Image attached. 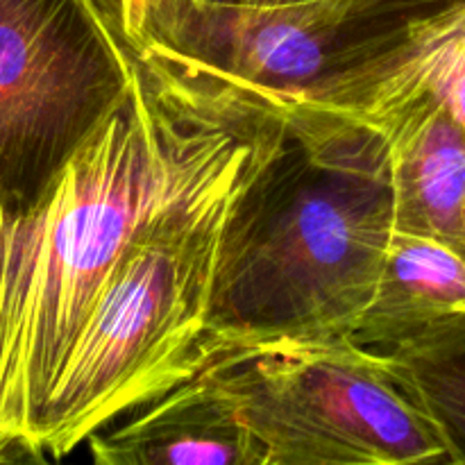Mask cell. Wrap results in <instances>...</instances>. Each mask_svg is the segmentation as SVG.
I'll return each mask as SVG.
<instances>
[{
    "mask_svg": "<svg viewBox=\"0 0 465 465\" xmlns=\"http://www.w3.org/2000/svg\"><path fill=\"white\" fill-rule=\"evenodd\" d=\"M457 465H459V463H457Z\"/></svg>",
    "mask_w": 465,
    "mask_h": 465,
    "instance_id": "obj_15",
    "label": "cell"
},
{
    "mask_svg": "<svg viewBox=\"0 0 465 465\" xmlns=\"http://www.w3.org/2000/svg\"><path fill=\"white\" fill-rule=\"evenodd\" d=\"M86 443L91 465L268 463L266 445L203 371Z\"/></svg>",
    "mask_w": 465,
    "mask_h": 465,
    "instance_id": "obj_8",
    "label": "cell"
},
{
    "mask_svg": "<svg viewBox=\"0 0 465 465\" xmlns=\"http://www.w3.org/2000/svg\"><path fill=\"white\" fill-rule=\"evenodd\" d=\"M272 159L180 209L123 254L64 361L32 445L62 461L203 371L227 223Z\"/></svg>",
    "mask_w": 465,
    "mask_h": 465,
    "instance_id": "obj_3",
    "label": "cell"
},
{
    "mask_svg": "<svg viewBox=\"0 0 465 465\" xmlns=\"http://www.w3.org/2000/svg\"><path fill=\"white\" fill-rule=\"evenodd\" d=\"M275 95L375 130L389 154L395 230L465 252V127L434 94L357 59L307 89Z\"/></svg>",
    "mask_w": 465,
    "mask_h": 465,
    "instance_id": "obj_7",
    "label": "cell"
},
{
    "mask_svg": "<svg viewBox=\"0 0 465 465\" xmlns=\"http://www.w3.org/2000/svg\"><path fill=\"white\" fill-rule=\"evenodd\" d=\"M302 3H316V0H248L245 5H254V7H286V5H302Z\"/></svg>",
    "mask_w": 465,
    "mask_h": 465,
    "instance_id": "obj_13",
    "label": "cell"
},
{
    "mask_svg": "<svg viewBox=\"0 0 465 465\" xmlns=\"http://www.w3.org/2000/svg\"><path fill=\"white\" fill-rule=\"evenodd\" d=\"M200 3H212V5H245L248 0H200Z\"/></svg>",
    "mask_w": 465,
    "mask_h": 465,
    "instance_id": "obj_14",
    "label": "cell"
},
{
    "mask_svg": "<svg viewBox=\"0 0 465 465\" xmlns=\"http://www.w3.org/2000/svg\"><path fill=\"white\" fill-rule=\"evenodd\" d=\"M431 0H316L286 7L121 0L123 30L245 86L295 94L341 71Z\"/></svg>",
    "mask_w": 465,
    "mask_h": 465,
    "instance_id": "obj_6",
    "label": "cell"
},
{
    "mask_svg": "<svg viewBox=\"0 0 465 465\" xmlns=\"http://www.w3.org/2000/svg\"><path fill=\"white\" fill-rule=\"evenodd\" d=\"M271 95L289 134L227 223L204 366L236 345L352 336L375 298L395 230L381 136Z\"/></svg>",
    "mask_w": 465,
    "mask_h": 465,
    "instance_id": "obj_2",
    "label": "cell"
},
{
    "mask_svg": "<svg viewBox=\"0 0 465 465\" xmlns=\"http://www.w3.org/2000/svg\"><path fill=\"white\" fill-rule=\"evenodd\" d=\"M377 354L434 422L454 461L465 465V312L439 318L404 343Z\"/></svg>",
    "mask_w": 465,
    "mask_h": 465,
    "instance_id": "obj_11",
    "label": "cell"
},
{
    "mask_svg": "<svg viewBox=\"0 0 465 465\" xmlns=\"http://www.w3.org/2000/svg\"><path fill=\"white\" fill-rule=\"evenodd\" d=\"M0 465H64L27 440H14L0 450Z\"/></svg>",
    "mask_w": 465,
    "mask_h": 465,
    "instance_id": "obj_12",
    "label": "cell"
},
{
    "mask_svg": "<svg viewBox=\"0 0 465 465\" xmlns=\"http://www.w3.org/2000/svg\"><path fill=\"white\" fill-rule=\"evenodd\" d=\"M465 312V252L434 236L393 230L371 307L350 339L384 352Z\"/></svg>",
    "mask_w": 465,
    "mask_h": 465,
    "instance_id": "obj_9",
    "label": "cell"
},
{
    "mask_svg": "<svg viewBox=\"0 0 465 465\" xmlns=\"http://www.w3.org/2000/svg\"><path fill=\"white\" fill-rule=\"evenodd\" d=\"M359 59L434 94L465 127V0H431Z\"/></svg>",
    "mask_w": 465,
    "mask_h": 465,
    "instance_id": "obj_10",
    "label": "cell"
},
{
    "mask_svg": "<svg viewBox=\"0 0 465 465\" xmlns=\"http://www.w3.org/2000/svg\"><path fill=\"white\" fill-rule=\"evenodd\" d=\"M203 372L266 445V465H457L384 359L350 336L236 345Z\"/></svg>",
    "mask_w": 465,
    "mask_h": 465,
    "instance_id": "obj_4",
    "label": "cell"
},
{
    "mask_svg": "<svg viewBox=\"0 0 465 465\" xmlns=\"http://www.w3.org/2000/svg\"><path fill=\"white\" fill-rule=\"evenodd\" d=\"M121 0H0V195L32 200L127 94Z\"/></svg>",
    "mask_w": 465,
    "mask_h": 465,
    "instance_id": "obj_5",
    "label": "cell"
},
{
    "mask_svg": "<svg viewBox=\"0 0 465 465\" xmlns=\"http://www.w3.org/2000/svg\"><path fill=\"white\" fill-rule=\"evenodd\" d=\"M136 45L121 103L32 200L0 195V450L32 443L64 361L123 254L277 154L271 94Z\"/></svg>",
    "mask_w": 465,
    "mask_h": 465,
    "instance_id": "obj_1",
    "label": "cell"
}]
</instances>
